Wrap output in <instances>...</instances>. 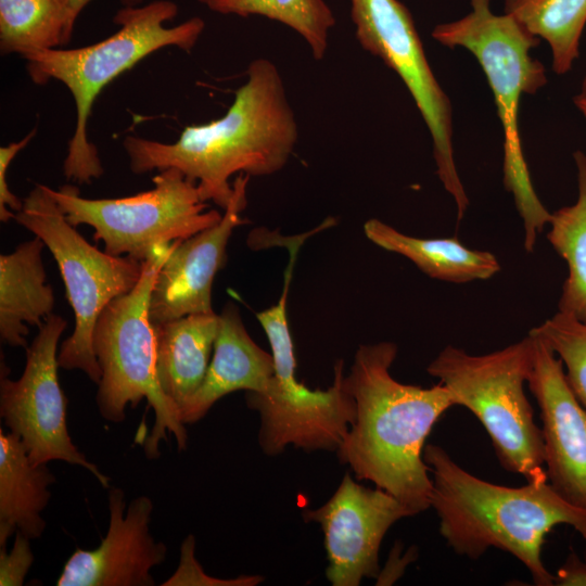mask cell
<instances>
[{"label":"cell","mask_w":586,"mask_h":586,"mask_svg":"<svg viewBox=\"0 0 586 586\" xmlns=\"http://www.w3.org/2000/svg\"><path fill=\"white\" fill-rule=\"evenodd\" d=\"M298 138L297 123L277 66L252 61L226 114L183 128L171 143L126 136L123 145L135 174L175 167L198 183L203 202L224 211L237 174L268 176L288 163Z\"/></svg>","instance_id":"cell-1"},{"label":"cell","mask_w":586,"mask_h":586,"mask_svg":"<svg viewBox=\"0 0 586 586\" xmlns=\"http://www.w3.org/2000/svg\"><path fill=\"white\" fill-rule=\"evenodd\" d=\"M397 352L393 342L357 348L344 377L355 399L356 419L336 455L358 480L372 482L415 515L431 507L425 440L441 416L456 405L440 382L421 387L394 379L391 367Z\"/></svg>","instance_id":"cell-2"},{"label":"cell","mask_w":586,"mask_h":586,"mask_svg":"<svg viewBox=\"0 0 586 586\" xmlns=\"http://www.w3.org/2000/svg\"><path fill=\"white\" fill-rule=\"evenodd\" d=\"M423 459L440 533L457 555L476 560L497 548L521 561L535 585L552 586L555 575L542 560L547 534L566 524L586 543V507L565 500L548 481L497 485L471 474L434 444L425 445Z\"/></svg>","instance_id":"cell-3"},{"label":"cell","mask_w":586,"mask_h":586,"mask_svg":"<svg viewBox=\"0 0 586 586\" xmlns=\"http://www.w3.org/2000/svg\"><path fill=\"white\" fill-rule=\"evenodd\" d=\"M178 7L168 0L143 7H125L114 16L119 29L90 46L75 49H47L24 56L27 73L36 85L62 82L73 95L76 124L63 163L67 180L90 183L103 175L98 150L88 139L87 126L93 103L101 91L124 72L151 53L176 47L191 51L204 30L205 22L192 17L176 26L165 23L176 17Z\"/></svg>","instance_id":"cell-4"},{"label":"cell","mask_w":586,"mask_h":586,"mask_svg":"<svg viewBox=\"0 0 586 586\" xmlns=\"http://www.w3.org/2000/svg\"><path fill=\"white\" fill-rule=\"evenodd\" d=\"M464 17L434 27L432 37L443 46L461 47L480 63L494 94L504 132V186L523 220L524 247L532 252L538 234L549 225L551 213L534 190L519 130L521 97L534 94L547 84L544 65L531 50L540 39L510 14L496 15L491 0H470Z\"/></svg>","instance_id":"cell-5"},{"label":"cell","mask_w":586,"mask_h":586,"mask_svg":"<svg viewBox=\"0 0 586 586\" xmlns=\"http://www.w3.org/2000/svg\"><path fill=\"white\" fill-rule=\"evenodd\" d=\"M175 242L158 246L143 262L137 285L102 310L93 331V349L102 372L95 397L99 412L107 421L122 422L128 405L136 408L146 399L155 417L150 435L141 443L149 459L160 457L158 446L168 435H174L179 450L188 443L180 410L158 382L155 333L149 317L156 275Z\"/></svg>","instance_id":"cell-6"},{"label":"cell","mask_w":586,"mask_h":586,"mask_svg":"<svg viewBox=\"0 0 586 586\" xmlns=\"http://www.w3.org/2000/svg\"><path fill=\"white\" fill-rule=\"evenodd\" d=\"M533 354L530 333L483 355L447 345L426 371L450 392L456 406L477 418L505 470L523 475L526 482H547L542 429L524 392Z\"/></svg>","instance_id":"cell-7"},{"label":"cell","mask_w":586,"mask_h":586,"mask_svg":"<svg viewBox=\"0 0 586 586\" xmlns=\"http://www.w3.org/2000/svg\"><path fill=\"white\" fill-rule=\"evenodd\" d=\"M50 189L36 184L23 199L14 220L40 238L53 255L74 311V331L58 354L60 368L81 370L98 384L102 372L93 349L95 323L113 300L137 285L143 262L114 256L91 245L67 221Z\"/></svg>","instance_id":"cell-8"},{"label":"cell","mask_w":586,"mask_h":586,"mask_svg":"<svg viewBox=\"0 0 586 586\" xmlns=\"http://www.w3.org/2000/svg\"><path fill=\"white\" fill-rule=\"evenodd\" d=\"M153 183L149 191L117 199H86L73 184L50 190L69 224L92 227L93 239L104 243L106 253L139 262L152 257L158 246L186 240L221 220L218 211H206L198 183L179 169L160 170Z\"/></svg>","instance_id":"cell-9"},{"label":"cell","mask_w":586,"mask_h":586,"mask_svg":"<svg viewBox=\"0 0 586 586\" xmlns=\"http://www.w3.org/2000/svg\"><path fill=\"white\" fill-rule=\"evenodd\" d=\"M275 374L263 392H245L250 409L258 412V443L268 456L288 446L306 453L337 451L356 419V404L344 383V361L333 366L327 390H310L295 377L296 360L289 323L277 319L265 327Z\"/></svg>","instance_id":"cell-10"},{"label":"cell","mask_w":586,"mask_h":586,"mask_svg":"<svg viewBox=\"0 0 586 586\" xmlns=\"http://www.w3.org/2000/svg\"><path fill=\"white\" fill-rule=\"evenodd\" d=\"M358 42L403 80L430 131L436 173L460 220L469 199L457 171L450 100L440 86L409 10L398 0H351Z\"/></svg>","instance_id":"cell-11"},{"label":"cell","mask_w":586,"mask_h":586,"mask_svg":"<svg viewBox=\"0 0 586 586\" xmlns=\"http://www.w3.org/2000/svg\"><path fill=\"white\" fill-rule=\"evenodd\" d=\"M67 326L59 315H50L26 348V365L17 380L9 378L1 355L0 416L17 434L34 463L60 460L88 470L110 487V477L74 445L66 421L67 399L59 381L58 344Z\"/></svg>","instance_id":"cell-12"},{"label":"cell","mask_w":586,"mask_h":586,"mask_svg":"<svg viewBox=\"0 0 586 586\" xmlns=\"http://www.w3.org/2000/svg\"><path fill=\"white\" fill-rule=\"evenodd\" d=\"M412 517L394 496L369 488L345 473L332 497L317 509L303 512L306 522L320 525L333 586H358L364 578H377L381 569L382 540L397 521Z\"/></svg>","instance_id":"cell-13"},{"label":"cell","mask_w":586,"mask_h":586,"mask_svg":"<svg viewBox=\"0 0 586 586\" xmlns=\"http://www.w3.org/2000/svg\"><path fill=\"white\" fill-rule=\"evenodd\" d=\"M250 178L245 174L234 178L232 196L218 224L174 243L151 291L149 317L153 326L214 311L213 282L227 260V244L233 230L246 222L241 214L247 205Z\"/></svg>","instance_id":"cell-14"},{"label":"cell","mask_w":586,"mask_h":586,"mask_svg":"<svg viewBox=\"0 0 586 586\" xmlns=\"http://www.w3.org/2000/svg\"><path fill=\"white\" fill-rule=\"evenodd\" d=\"M530 334L534 354L526 383L540 411L547 479L565 500L586 507V409L572 392L561 360Z\"/></svg>","instance_id":"cell-15"},{"label":"cell","mask_w":586,"mask_h":586,"mask_svg":"<svg viewBox=\"0 0 586 586\" xmlns=\"http://www.w3.org/2000/svg\"><path fill=\"white\" fill-rule=\"evenodd\" d=\"M106 535L91 550L76 548L63 566L58 586H153L151 570L162 564L167 547L155 542L149 524L153 502L135 498L126 510L125 494L110 487Z\"/></svg>","instance_id":"cell-16"},{"label":"cell","mask_w":586,"mask_h":586,"mask_svg":"<svg viewBox=\"0 0 586 586\" xmlns=\"http://www.w3.org/2000/svg\"><path fill=\"white\" fill-rule=\"evenodd\" d=\"M219 317L213 358L204 380L180 409L184 424L201 420L217 400L230 393L263 392L275 374L271 353L253 341L237 305L227 303Z\"/></svg>","instance_id":"cell-17"},{"label":"cell","mask_w":586,"mask_h":586,"mask_svg":"<svg viewBox=\"0 0 586 586\" xmlns=\"http://www.w3.org/2000/svg\"><path fill=\"white\" fill-rule=\"evenodd\" d=\"M44 246L35 235L0 255V339L11 347L27 348L29 326L40 327L52 315L54 294L46 282Z\"/></svg>","instance_id":"cell-18"},{"label":"cell","mask_w":586,"mask_h":586,"mask_svg":"<svg viewBox=\"0 0 586 586\" xmlns=\"http://www.w3.org/2000/svg\"><path fill=\"white\" fill-rule=\"evenodd\" d=\"M219 323V315L211 311L153 326L158 382L179 410L204 380Z\"/></svg>","instance_id":"cell-19"},{"label":"cell","mask_w":586,"mask_h":586,"mask_svg":"<svg viewBox=\"0 0 586 586\" xmlns=\"http://www.w3.org/2000/svg\"><path fill=\"white\" fill-rule=\"evenodd\" d=\"M55 476L47 463H34L13 433L0 429V547L20 532L29 539L40 538L46 521L41 517L48 506L50 485Z\"/></svg>","instance_id":"cell-20"},{"label":"cell","mask_w":586,"mask_h":586,"mask_svg":"<svg viewBox=\"0 0 586 586\" xmlns=\"http://www.w3.org/2000/svg\"><path fill=\"white\" fill-rule=\"evenodd\" d=\"M364 231L372 243L405 256L433 279L453 283L486 280L501 268L493 253L467 247L455 237H411L377 218L366 221Z\"/></svg>","instance_id":"cell-21"},{"label":"cell","mask_w":586,"mask_h":586,"mask_svg":"<svg viewBox=\"0 0 586 586\" xmlns=\"http://www.w3.org/2000/svg\"><path fill=\"white\" fill-rule=\"evenodd\" d=\"M578 194L574 204L551 214L547 239L565 260L568 277L562 284L559 311L586 323V154L574 153Z\"/></svg>","instance_id":"cell-22"},{"label":"cell","mask_w":586,"mask_h":586,"mask_svg":"<svg viewBox=\"0 0 586 586\" xmlns=\"http://www.w3.org/2000/svg\"><path fill=\"white\" fill-rule=\"evenodd\" d=\"M505 13L548 42L556 74L572 68L586 24V0H505Z\"/></svg>","instance_id":"cell-23"},{"label":"cell","mask_w":586,"mask_h":586,"mask_svg":"<svg viewBox=\"0 0 586 586\" xmlns=\"http://www.w3.org/2000/svg\"><path fill=\"white\" fill-rule=\"evenodd\" d=\"M66 43V0H0L2 54L24 58Z\"/></svg>","instance_id":"cell-24"},{"label":"cell","mask_w":586,"mask_h":586,"mask_svg":"<svg viewBox=\"0 0 586 586\" xmlns=\"http://www.w3.org/2000/svg\"><path fill=\"white\" fill-rule=\"evenodd\" d=\"M207 7L220 14L262 15L295 30L314 59H323L335 18L324 0H212Z\"/></svg>","instance_id":"cell-25"},{"label":"cell","mask_w":586,"mask_h":586,"mask_svg":"<svg viewBox=\"0 0 586 586\" xmlns=\"http://www.w3.org/2000/svg\"><path fill=\"white\" fill-rule=\"evenodd\" d=\"M530 333L561 360L572 392L586 409V323L558 310Z\"/></svg>","instance_id":"cell-26"},{"label":"cell","mask_w":586,"mask_h":586,"mask_svg":"<svg viewBox=\"0 0 586 586\" xmlns=\"http://www.w3.org/2000/svg\"><path fill=\"white\" fill-rule=\"evenodd\" d=\"M195 538L192 535L186 537L181 544L180 561L175 573L162 585H211V586H253L263 581V577L251 575L240 576L233 579H219L204 573L194 556Z\"/></svg>","instance_id":"cell-27"},{"label":"cell","mask_w":586,"mask_h":586,"mask_svg":"<svg viewBox=\"0 0 586 586\" xmlns=\"http://www.w3.org/2000/svg\"><path fill=\"white\" fill-rule=\"evenodd\" d=\"M33 562L30 539L16 532L10 552H7L5 547H0V585H23Z\"/></svg>","instance_id":"cell-28"},{"label":"cell","mask_w":586,"mask_h":586,"mask_svg":"<svg viewBox=\"0 0 586 586\" xmlns=\"http://www.w3.org/2000/svg\"><path fill=\"white\" fill-rule=\"evenodd\" d=\"M36 128L28 132L23 139L0 148V220L8 222L14 219L15 213L23 207V200L18 199L11 190L7 181V173L10 163L16 154L23 150L35 137Z\"/></svg>","instance_id":"cell-29"},{"label":"cell","mask_w":586,"mask_h":586,"mask_svg":"<svg viewBox=\"0 0 586 586\" xmlns=\"http://www.w3.org/2000/svg\"><path fill=\"white\" fill-rule=\"evenodd\" d=\"M555 585L586 586V562L571 551L555 575Z\"/></svg>","instance_id":"cell-30"},{"label":"cell","mask_w":586,"mask_h":586,"mask_svg":"<svg viewBox=\"0 0 586 586\" xmlns=\"http://www.w3.org/2000/svg\"><path fill=\"white\" fill-rule=\"evenodd\" d=\"M400 549L399 548H394L393 549V552L391 553V557H390V560L391 562L394 563V565L392 564H386L384 570L380 571L377 579L379 583H377L378 585H390L392 584L394 581H396L404 572L405 568L408 565V564H405V563H409L412 559H415V557H411L409 556L410 552H408L407 555H405V557H400V553H399Z\"/></svg>","instance_id":"cell-31"},{"label":"cell","mask_w":586,"mask_h":586,"mask_svg":"<svg viewBox=\"0 0 586 586\" xmlns=\"http://www.w3.org/2000/svg\"><path fill=\"white\" fill-rule=\"evenodd\" d=\"M92 0H66V40L69 41L76 20L85 7ZM142 0H120L125 7H136Z\"/></svg>","instance_id":"cell-32"},{"label":"cell","mask_w":586,"mask_h":586,"mask_svg":"<svg viewBox=\"0 0 586 586\" xmlns=\"http://www.w3.org/2000/svg\"><path fill=\"white\" fill-rule=\"evenodd\" d=\"M573 102L586 119V74L582 80L579 92L573 98Z\"/></svg>","instance_id":"cell-33"},{"label":"cell","mask_w":586,"mask_h":586,"mask_svg":"<svg viewBox=\"0 0 586 586\" xmlns=\"http://www.w3.org/2000/svg\"><path fill=\"white\" fill-rule=\"evenodd\" d=\"M199 2L207 5L212 0H198Z\"/></svg>","instance_id":"cell-34"}]
</instances>
